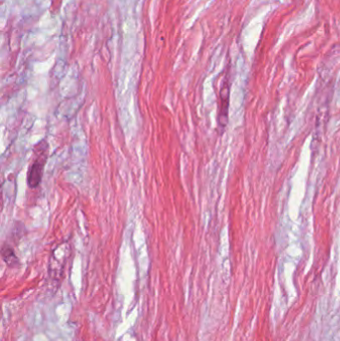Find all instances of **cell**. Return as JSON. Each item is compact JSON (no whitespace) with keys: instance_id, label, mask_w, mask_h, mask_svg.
Returning <instances> with one entry per match:
<instances>
[{"instance_id":"obj_1","label":"cell","mask_w":340,"mask_h":341,"mask_svg":"<svg viewBox=\"0 0 340 341\" xmlns=\"http://www.w3.org/2000/svg\"><path fill=\"white\" fill-rule=\"evenodd\" d=\"M49 145L45 139L38 142L32 150V160L27 172V184L30 189H36L42 182L44 168L48 160Z\"/></svg>"},{"instance_id":"obj_2","label":"cell","mask_w":340,"mask_h":341,"mask_svg":"<svg viewBox=\"0 0 340 341\" xmlns=\"http://www.w3.org/2000/svg\"><path fill=\"white\" fill-rule=\"evenodd\" d=\"M230 76L226 75L220 90V103H219V113H218V129L221 134L225 131L229 120V103H230Z\"/></svg>"},{"instance_id":"obj_3","label":"cell","mask_w":340,"mask_h":341,"mask_svg":"<svg viewBox=\"0 0 340 341\" xmlns=\"http://www.w3.org/2000/svg\"><path fill=\"white\" fill-rule=\"evenodd\" d=\"M1 257L3 262L9 267V268H15L19 266V260L14 252V250L8 245L3 244L1 249Z\"/></svg>"},{"instance_id":"obj_4","label":"cell","mask_w":340,"mask_h":341,"mask_svg":"<svg viewBox=\"0 0 340 341\" xmlns=\"http://www.w3.org/2000/svg\"><path fill=\"white\" fill-rule=\"evenodd\" d=\"M63 3V0H52L51 2V12L52 13H55V12H58L61 5Z\"/></svg>"}]
</instances>
